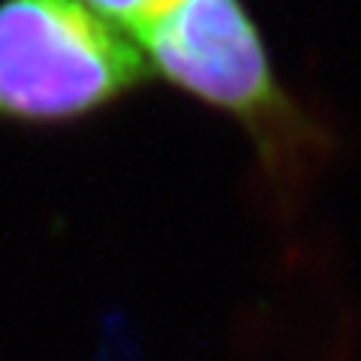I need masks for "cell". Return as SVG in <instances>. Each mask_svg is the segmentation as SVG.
<instances>
[{
  "label": "cell",
  "instance_id": "1",
  "mask_svg": "<svg viewBox=\"0 0 361 361\" xmlns=\"http://www.w3.org/2000/svg\"><path fill=\"white\" fill-rule=\"evenodd\" d=\"M135 39L151 75L238 123L271 205L298 211L334 163L337 135L283 85L244 0H172Z\"/></svg>",
  "mask_w": 361,
  "mask_h": 361
},
{
  "label": "cell",
  "instance_id": "2",
  "mask_svg": "<svg viewBox=\"0 0 361 361\" xmlns=\"http://www.w3.org/2000/svg\"><path fill=\"white\" fill-rule=\"evenodd\" d=\"M148 78L142 51L82 0H0V127L70 130Z\"/></svg>",
  "mask_w": 361,
  "mask_h": 361
},
{
  "label": "cell",
  "instance_id": "3",
  "mask_svg": "<svg viewBox=\"0 0 361 361\" xmlns=\"http://www.w3.org/2000/svg\"><path fill=\"white\" fill-rule=\"evenodd\" d=\"M82 4L87 9H94L99 18H106L109 25H115L118 30H127L135 37L172 0H82Z\"/></svg>",
  "mask_w": 361,
  "mask_h": 361
}]
</instances>
